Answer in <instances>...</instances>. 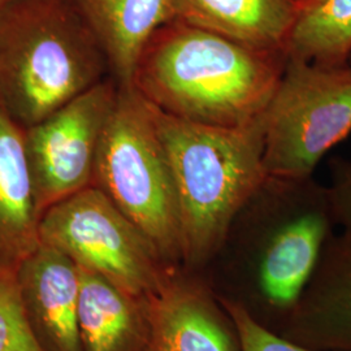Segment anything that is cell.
<instances>
[{
  "mask_svg": "<svg viewBox=\"0 0 351 351\" xmlns=\"http://www.w3.org/2000/svg\"><path fill=\"white\" fill-rule=\"evenodd\" d=\"M287 62L285 51L255 47L172 20L142 51L133 88L171 116L236 128L263 116Z\"/></svg>",
  "mask_w": 351,
  "mask_h": 351,
  "instance_id": "cell-1",
  "label": "cell"
},
{
  "mask_svg": "<svg viewBox=\"0 0 351 351\" xmlns=\"http://www.w3.org/2000/svg\"><path fill=\"white\" fill-rule=\"evenodd\" d=\"M152 107L175 181L182 265L202 268L219 255L237 215L263 185L264 114L236 128L203 125Z\"/></svg>",
  "mask_w": 351,
  "mask_h": 351,
  "instance_id": "cell-2",
  "label": "cell"
},
{
  "mask_svg": "<svg viewBox=\"0 0 351 351\" xmlns=\"http://www.w3.org/2000/svg\"><path fill=\"white\" fill-rule=\"evenodd\" d=\"M110 68L75 0L0 10V108L24 130L95 86Z\"/></svg>",
  "mask_w": 351,
  "mask_h": 351,
  "instance_id": "cell-3",
  "label": "cell"
},
{
  "mask_svg": "<svg viewBox=\"0 0 351 351\" xmlns=\"http://www.w3.org/2000/svg\"><path fill=\"white\" fill-rule=\"evenodd\" d=\"M335 223L328 189L313 177H267L237 215L221 250L249 267L269 307L290 311L314 275Z\"/></svg>",
  "mask_w": 351,
  "mask_h": 351,
  "instance_id": "cell-4",
  "label": "cell"
},
{
  "mask_svg": "<svg viewBox=\"0 0 351 351\" xmlns=\"http://www.w3.org/2000/svg\"><path fill=\"white\" fill-rule=\"evenodd\" d=\"M93 185L138 226L165 263L175 269L182 264L173 176L152 107L133 86H119L99 142Z\"/></svg>",
  "mask_w": 351,
  "mask_h": 351,
  "instance_id": "cell-5",
  "label": "cell"
},
{
  "mask_svg": "<svg viewBox=\"0 0 351 351\" xmlns=\"http://www.w3.org/2000/svg\"><path fill=\"white\" fill-rule=\"evenodd\" d=\"M351 132V65L326 66L289 58L264 112L268 177L303 180Z\"/></svg>",
  "mask_w": 351,
  "mask_h": 351,
  "instance_id": "cell-6",
  "label": "cell"
},
{
  "mask_svg": "<svg viewBox=\"0 0 351 351\" xmlns=\"http://www.w3.org/2000/svg\"><path fill=\"white\" fill-rule=\"evenodd\" d=\"M39 239L80 268L101 275L142 301L159 291L177 271L164 262L138 226L94 185L46 210L39 223Z\"/></svg>",
  "mask_w": 351,
  "mask_h": 351,
  "instance_id": "cell-7",
  "label": "cell"
},
{
  "mask_svg": "<svg viewBox=\"0 0 351 351\" xmlns=\"http://www.w3.org/2000/svg\"><path fill=\"white\" fill-rule=\"evenodd\" d=\"M117 95L119 84L103 80L24 130L40 216L58 202L93 185L101 134Z\"/></svg>",
  "mask_w": 351,
  "mask_h": 351,
  "instance_id": "cell-8",
  "label": "cell"
},
{
  "mask_svg": "<svg viewBox=\"0 0 351 351\" xmlns=\"http://www.w3.org/2000/svg\"><path fill=\"white\" fill-rule=\"evenodd\" d=\"M285 339L316 351H351V234L330 237L289 311Z\"/></svg>",
  "mask_w": 351,
  "mask_h": 351,
  "instance_id": "cell-9",
  "label": "cell"
},
{
  "mask_svg": "<svg viewBox=\"0 0 351 351\" xmlns=\"http://www.w3.org/2000/svg\"><path fill=\"white\" fill-rule=\"evenodd\" d=\"M26 317L45 351H82L78 333L80 269L40 243L16 274Z\"/></svg>",
  "mask_w": 351,
  "mask_h": 351,
  "instance_id": "cell-10",
  "label": "cell"
},
{
  "mask_svg": "<svg viewBox=\"0 0 351 351\" xmlns=\"http://www.w3.org/2000/svg\"><path fill=\"white\" fill-rule=\"evenodd\" d=\"M146 351H236L239 339L230 322L199 282L177 271L146 300ZM230 320V319H229Z\"/></svg>",
  "mask_w": 351,
  "mask_h": 351,
  "instance_id": "cell-11",
  "label": "cell"
},
{
  "mask_svg": "<svg viewBox=\"0 0 351 351\" xmlns=\"http://www.w3.org/2000/svg\"><path fill=\"white\" fill-rule=\"evenodd\" d=\"M25 132L0 108V274L16 275L40 245Z\"/></svg>",
  "mask_w": 351,
  "mask_h": 351,
  "instance_id": "cell-12",
  "label": "cell"
},
{
  "mask_svg": "<svg viewBox=\"0 0 351 351\" xmlns=\"http://www.w3.org/2000/svg\"><path fill=\"white\" fill-rule=\"evenodd\" d=\"M119 86H133L139 56L155 32L175 20L173 0H75Z\"/></svg>",
  "mask_w": 351,
  "mask_h": 351,
  "instance_id": "cell-13",
  "label": "cell"
},
{
  "mask_svg": "<svg viewBox=\"0 0 351 351\" xmlns=\"http://www.w3.org/2000/svg\"><path fill=\"white\" fill-rule=\"evenodd\" d=\"M78 269L77 322L82 351H146V301L132 297L95 272Z\"/></svg>",
  "mask_w": 351,
  "mask_h": 351,
  "instance_id": "cell-14",
  "label": "cell"
},
{
  "mask_svg": "<svg viewBox=\"0 0 351 351\" xmlns=\"http://www.w3.org/2000/svg\"><path fill=\"white\" fill-rule=\"evenodd\" d=\"M302 0H173L175 20L242 43L285 51Z\"/></svg>",
  "mask_w": 351,
  "mask_h": 351,
  "instance_id": "cell-15",
  "label": "cell"
},
{
  "mask_svg": "<svg viewBox=\"0 0 351 351\" xmlns=\"http://www.w3.org/2000/svg\"><path fill=\"white\" fill-rule=\"evenodd\" d=\"M285 52L304 62L341 66L351 58V0H302Z\"/></svg>",
  "mask_w": 351,
  "mask_h": 351,
  "instance_id": "cell-16",
  "label": "cell"
},
{
  "mask_svg": "<svg viewBox=\"0 0 351 351\" xmlns=\"http://www.w3.org/2000/svg\"><path fill=\"white\" fill-rule=\"evenodd\" d=\"M0 351H45L27 322L16 275L0 274Z\"/></svg>",
  "mask_w": 351,
  "mask_h": 351,
  "instance_id": "cell-17",
  "label": "cell"
},
{
  "mask_svg": "<svg viewBox=\"0 0 351 351\" xmlns=\"http://www.w3.org/2000/svg\"><path fill=\"white\" fill-rule=\"evenodd\" d=\"M221 303L234 326L239 351H316L278 336L262 326L241 302L223 300Z\"/></svg>",
  "mask_w": 351,
  "mask_h": 351,
  "instance_id": "cell-18",
  "label": "cell"
},
{
  "mask_svg": "<svg viewBox=\"0 0 351 351\" xmlns=\"http://www.w3.org/2000/svg\"><path fill=\"white\" fill-rule=\"evenodd\" d=\"M328 197L335 221L351 234V163L336 160L332 165V184Z\"/></svg>",
  "mask_w": 351,
  "mask_h": 351,
  "instance_id": "cell-19",
  "label": "cell"
},
{
  "mask_svg": "<svg viewBox=\"0 0 351 351\" xmlns=\"http://www.w3.org/2000/svg\"><path fill=\"white\" fill-rule=\"evenodd\" d=\"M12 1H16V0H0V10H1L3 7H5V5H8V4L12 3Z\"/></svg>",
  "mask_w": 351,
  "mask_h": 351,
  "instance_id": "cell-20",
  "label": "cell"
},
{
  "mask_svg": "<svg viewBox=\"0 0 351 351\" xmlns=\"http://www.w3.org/2000/svg\"><path fill=\"white\" fill-rule=\"evenodd\" d=\"M349 64H350V65H351V58H350V62H349Z\"/></svg>",
  "mask_w": 351,
  "mask_h": 351,
  "instance_id": "cell-21",
  "label": "cell"
}]
</instances>
